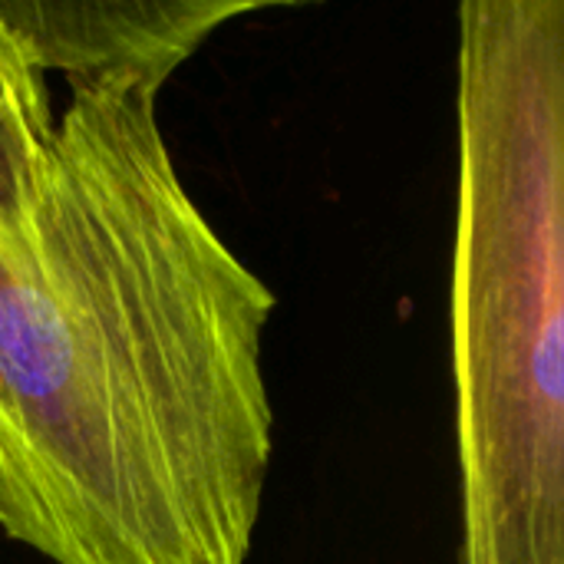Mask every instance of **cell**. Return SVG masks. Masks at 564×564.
<instances>
[{
    "label": "cell",
    "mask_w": 564,
    "mask_h": 564,
    "mask_svg": "<svg viewBox=\"0 0 564 564\" xmlns=\"http://www.w3.org/2000/svg\"><path fill=\"white\" fill-rule=\"evenodd\" d=\"M53 129L46 76L23 56L0 17V188L20 175Z\"/></svg>",
    "instance_id": "obj_4"
},
{
    "label": "cell",
    "mask_w": 564,
    "mask_h": 564,
    "mask_svg": "<svg viewBox=\"0 0 564 564\" xmlns=\"http://www.w3.org/2000/svg\"><path fill=\"white\" fill-rule=\"evenodd\" d=\"M274 291L188 192L159 93L69 83L0 212V532L53 564H245Z\"/></svg>",
    "instance_id": "obj_1"
},
{
    "label": "cell",
    "mask_w": 564,
    "mask_h": 564,
    "mask_svg": "<svg viewBox=\"0 0 564 564\" xmlns=\"http://www.w3.org/2000/svg\"><path fill=\"white\" fill-rule=\"evenodd\" d=\"M463 564H564V0L459 7Z\"/></svg>",
    "instance_id": "obj_2"
},
{
    "label": "cell",
    "mask_w": 564,
    "mask_h": 564,
    "mask_svg": "<svg viewBox=\"0 0 564 564\" xmlns=\"http://www.w3.org/2000/svg\"><path fill=\"white\" fill-rule=\"evenodd\" d=\"M261 7L251 0H0V17L43 76L162 93L215 30Z\"/></svg>",
    "instance_id": "obj_3"
}]
</instances>
